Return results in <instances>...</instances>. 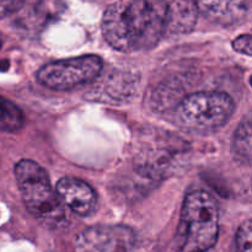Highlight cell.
I'll return each instance as SVG.
<instances>
[{"label":"cell","instance_id":"8","mask_svg":"<svg viewBox=\"0 0 252 252\" xmlns=\"http://www.w3.org/2000/svg\"><path fill=\"white\" fill-rule=\"evenodd\" d=\"M198 9L211 21L234 25L248 15L251 0H196Z\"/></svg>","mask_w":252,"mask_h":252},{"label":"cell","instance_id":"15","mask_svg":"<svg viewBox=\"0 0 252 252\" xmlns=\"http://www.w3.org/2000/svg\"><path fill=\"white\" fill-rule=\"evenodd\" d=\"M233 47L236 52H239V53L252 56V36H250V34L239 36L238 38L233 42Z\"/></svg>","mask_w":252,"mask_h":252},{"label":"cell","instance_id":"2","mask_svg":"<svg viewBox=\"0 0 252 252\" xmlns=\"http://www.w3.org/2000/svg\"><path fill=\"white\" fill-rule=\"evenodd\" d=\"M15 177L27 211L43 225L58 228L65 221L61 197L54 192L46 170L32 160L15 165Z\"/></svg>","mask_w":252,"mask_h":252},{"label":"cell","instance_id":"12","mask_svg":"<svg viewBox=\"0 0 252 252\" xmlns=\"http://www.w3.org/2000/svg\"><path fill=\"white\" fill-rule=\"evenodd\" d=\"M25 116L19 106L0 95V130L14 133L24 127Z\"/></svg>","mask_w":252,"mask_h":252},{"label":"cell","instance_id":"3","mask_svg":"<svg viewBox=\"0 0 252 252\" xmlns=\"http://www.w3.org/2000/svg\"><path fill=\"white\" fill-rule=\"evenodd\" d=\"M234 101L220 91H199L186 96L176 108L180 127L198 133L213 132L225 125L234 112Z\"/></svg>","mask_w":252,"mask_h":252},{"label":"cell","instance_id":"16","mask_svg":"<svg viewBox=\"0 0 252 252\" xmlns=\"http://www.w3.org/2000/svg\"><path fill=\"white\" fill-rule=\"evenodd\" d=\"M24 2L25 0H0V19L17 11Z\"/></svg>","mask_w":252,"mask_h":252},{"label":"cell","instance_id":"7","mask_svg":"<svg viewBox=\"0 0 252 252\" xmlns=\"http://www.w3.org/2000/svg\"><path fill=\"white\" fill-rule=\"evenodd\" d=\"M57 193L62 201L79 216H89L95 209V191L83 180L76 177H63L57 184Z\"/></svg>","mask_w":252,"mask_h":252},{"label":"cell","instance_id":"11","mask_svg":"<svg viewBox=\"0 0 252 252\" xmlns=\"http://www.w3.org/2000/svg\"><path fill=\"white\" fill-rule=\"evenodd\" d=\"M234 157L241 162H252V118L239 125L233 138Z\"/></svg>","mask_w":252,"mask_h":252},{"label":"cell","instance_id":"18","mask_svg":"<svg viewBox=\"0 0 252 252\" xmlns=\"http://www.w3.org/2000/svg\"><path fill=\"white\" fill-rule=\"evenodd\" d=\"M201 252H211V250H206V251H201Z\"/></svg>","mask_w":252,"mask_h":252},{"label":"cell","instance_id":"6","mask_svg":"<svg viewBox=\"0 0 252 252\" xmlns=\"http://www.w3.org/2000/svg\"><path fill=\"white\" fill-rule=\"evenodd\" d=\"M103 63L97 56H81L52 62L42 66L37 80L52 90H69L100 76Z\"/></svg>","mask_w":252,"mask_h":252},{"label":"cell","instance_id":"10","mask_svg":"<svg viewBox=\"0 0 252 252\" xmlns=\"http://www.w3.org/2000/svg\"><path fill=\"white\" fill-rule=\"evenodd\" d=\"M196 0H175L167 10L166 32L171 34L189 33L192 31L198 17Z\"/></svg>","mask_w":252,"mask_h":252},{"label":"cell","instance_id":"14","mask_svg":"<svg viewBox=\"0 0 252 252\" xmlns=\"http://www.w3.org/2000/svg\"><path fill=\"white\" fill-rule=\"evenodd\" d=\"M235 243L236 252H252V219L239 226Z\"/></svg>","mask_w":252,"mask_h":252},{"label":"cell","instance_id":"1","mask_svg":"<svg viewBox=\"0 0 252 252\" xmlns=\"http://www.w3.org/2000/svg\"><path fill=\"white\" fill-rule=\"evenodd\" d=\"M219 211L216 199L204 191L187 194L181 211L177 244L179 252H201L216 245Z\"/></svg>","mask_w":252,"mask_h":252},{"label":"cell","instance_id":"9","mask_svg":"<svg viewBox=\"0 0 252 252\" xmlns=\"http://www.w3.org/2000/svg\"><path fill=\"white\" fill-rule=\"evenodd\" d=\"M126 2L116 1L106 9L102 19V33L106 41L115 49L129 52V39L125 24Z\"/></svg>","mask_w":252,"mask_h":252},{"label":"cell","instance_id":"5","mask_svg":"<svg viewBox=\"0 0 252 252\" xmlns=\"http://www.w3.org/2000/svg\"><path fill=\"white\" fill-rule=\"evenodd\" d=\"M187 143L174 134L154 132L148 134L135 153V169L150 179L169 176L186 159Z\"/></svg>","mask_w":252,"mask_h":252},{"label":"cell","instance_id":"4","mask_svg":"<svg viewBox=\"0 0 252 252\" xmlns=\"http://www.w3.org/2000/svg\"><path fill=\"white\" fill-rule=\"evenodd\" d=\"M169 4L165 0H132L125 7L130 49H149L166 33Z\"/></svg>","mask_w":252,"mask_h":252},{"label":"cell","instance_id":"17","mask_svg":"<svg viewBox=\"0 0 252 252\" xmlns=\"http://www.w3.org/2000/svg\"><path fill=\"white\" fill-rule=\"evenodd\" d=\"M250 84H251V86H252V76H251V79H250Z\"/></svg>","mask_w":252,"mask_h":252},{"label":"cell","instance_id":"19","mask_svg":"<svg viewBox=\"0 0 252 252\" xmlns=\"http://www.w3.org/2000/svg\"><path fill=\"white\" fill-rule=\"evenodd\" d=\"M0 48H1V39H0Z\"/></svg>","mask_w":252,"mask_h":252},{"label":"cell","instance_id":"13","mask_svg":"<svg viewBox=\"0 0 252 252\" xmlns=\"http://www.w3.org/2000/svg\"><path fill=\"white\" fill-rule=\"evenodd\" d=\"M182 95H184V89L181 84L177 83L176 80H167L159 85L158 90H155L153 100L158 110H165V108L172 107V105L179 106L181 101L186 97Z\"/></svg>","mask_w":252,"mask_h":252}]
</instances>
